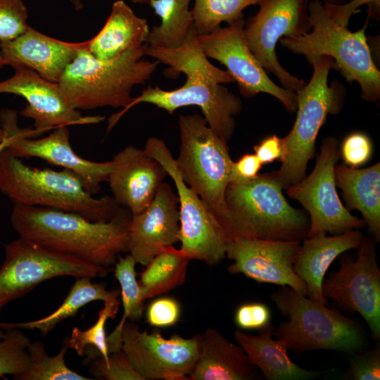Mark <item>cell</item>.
I'll list each match as a JSON object with an SVG mask.
<instances>
[{
    "mask_svg": "<svg viewBox=\"0 0 380 380\" xmlns=\"http://www.w3.org/2000/svg\"><path fill=\"white\" fill-rule=\"evenodd\" d=\"M146 54L169 66L165 71L166 77H175L182 72L186 81L173 90L148 86L127 108L110 116L108 132L125 113L141 103L155 105L170 115L178 108L196 106L201 108L209 127L228 142L236 127L234 116L242 110V101L223 85L234 80L204 54L194 25L179 47L168 49L148 45Z\"/></svg>",
    "mask_w": 380,
    "mask_h": 380,
    "instance_id": "6da1fadb",
    "label": "cell"
},
{
    "mask_svg": "<svg viewBox=\"0 0 380 380\" xmlns=\"http://www.w3.org/2000/svg\"><path fill=\"white\" fill-rule=\"evenodd\" d=\"M132 213L122 208L107 222H94L74 213L40 206L14 204L11 224L19 237L49 251L108 268L128 253Z\"/></svg>",
    "mask_w": 380,
    "mask_h": 380,
    "instance_id": "7a4b0ae2",
    "label": "cell"
},
{
    "mask_svg": "<svg viewBox=\"0 0 380 380\" xmlns=\"http://www.w3.org/2000/svg\"><path fill=\"white\" fill-rule=\"evenodd\" d=\"M274 172L259 174L242 184L229 183L225 192L228 216L222 226L228 241L234 239L303 241L310 221L292 207Z\"/></svg>",
    "mask_w": 380,
    "mask_h": 380,
    "instance_id": "3957f363",
    "label": "cell"
},
{
    "mask_svg": "<svg viewBox=\"0 0 380 380\" xmlns=\"http://www.w3.org/2000/svg\"><path fill=\"white\" fill-rule=\"evenodd\" d=\"M87 46L78 51L58 82L66 100L79 110L127 108L134 99L132 89L145 84L160 63L144 58L146 43L108 60L96 58Z\"/></svg>",
    "mask_w": 380,
    "mask_h": 380,
    "instance_id": "277c9868",
    "label": "cell"
},
{
    "mask_svg": "<svg viewBox=\"0 0 380 380\" xmlns=\"http://www.w3.org/2000/svg\"><path fill=\"white\" fill-rule=\"evenodd\" d=\"M0 191L14 204L40 206L107 222L120 207L112 196L96 198L72 172L29 166L6 148L0 152Z\"/></svg>",
    "mask_w": 380,
    "mask_h": 380,
    "instance_id": "5b68a950",
    "label": "cell"
},
{
    "mask_svg": "<svg viewBox=\"0 0 380 380\" xmlns=\"http://www.w3.org/2000/svg\"><path fill=\"white\" fill-rule=\"evenodd\" d=\"M308 11L311 30L298 36L283 37L280 44L293 53L304 56L309 63L320 56L330 57L334 61V70L348 82L358 83L363 100L377 101L380 72L365 34L368 19L361 29L351 32L331 18L320 0L310 1Z\"/></svg>",
    "mask_w": 380,
    "mask_h": 380,
    "instance_id": "8992f818",
    "label": "cell"
},
{
    "mask_svg": "<svg viewBox=\"0 0 380 380\" xmlns=\"http://www.w3.org/2000/svg\"><path fill=\"white\" fill-rule=\"evenodd\" d=\"M286 321L274 336L297 354L315 350L360 353L365 345L360 327L337 308L315 301L286 286L270 296Z\"/></svg>",
    "mask_w": 380,
    "mask_h": 380,
    "instance_id": "52a82bcc",
    "label": "cell"
},
{
    "mask_svg": "<svg viewBox=\"0 0 380 380\" xmlns=\"http://www.w3.org/2000/svg\"><path fill=\"white\" fill-rule=\"evenodd\" d=\"M313 73L308 83L296 94L297 114L289 134L282 138L284 152L281 166L275 171L284 189L306 176L308 163L315 158L317 134L329 114L341 112L345 89L340 83L329 86L328 77L334 61L320 56L310 63Z\"/></svg>",
    "mask_w": 380,
    "mask_h": 380,
    "instance_id": "ba28073f",
    "label": "cell"
},
{
    "mask_svg": "<svg viewBox=\"0 0 380 380\" xmlns=\"http://www.w3.org/2000/svg\"><path fill=\"white\" fill-rule=\"evenodd\" d=\"M178 127L181 142L175 163L179 174L221 224L228 216L225 192L233 163L228 142L198 114L180 115Z\"/></svg>",
    "mask_w": 380,
    "mask_h": 380,
    "instance_id": "9c48e42d",
    "label": "cell"
},
{
    "mask_svg": "<svg viewBox=\"0 0 380 380\" xmlns=\"http://www.w3.org/2000/svg\"><path fill=\"white\" fill-rule=\"evenodd\" d=\"M144 150L164 167L176 187L180 222L179 253L190 260L218 265L226 257L228 239L217 216L182 179L175 158L163 140L149 137Z\"/></svg>",
    "mask_w": 380,
    "mask_h": 380,
    "instance_id": "30bf717a",
    "label": "cell"
},
{
    "mask_svg": "<svg viewBox=\"0 0 380 380\" xmlns=\"http://www.w3.org/2000/svg\"><path fill=\"white\" fill-rule=\"evenodd\" d=\"M109 270L19 237L5 246V260L0 267V310L50 279L104 277Z\"/></svg>",
    "mask_w": 380,
    "mask_h": 380,
    "instance_id": "8fae6325",
    "label": "cell"
},
{
    "mask_svg": "<svg viewBox=\"0 0 380 380\" xmlns=\"http://www.w3.org/2000/svg\"><path fill=\"white\" fill-rule=\"evenodd\" d=\"M339 156L338 139L325 137L311 173L286 189L287 195L298 201L309 215L306 237L321 232L339 234L366 225L362 219L350 213L338 195L334 169Z\"/></svg>",
    "mask_w": 380,
    "mask_h": 380,
    "instance_id": "7c38bea8",
    "label": "cell"
},
{
    "mask_svg": "<svg viewBox=\"0 0 380 380\" xmlns=\"http://www.w3.org/2000/svg\"><path fill=\"white\" fill-rule=\"evenodd\" d=\"M376 241L363 236L354 260L345 255L340 268L323 279L324 298L337 309L358 312L367 322L374 340L380 338V270L377 264Z\"/></svg>",
    "mask_w": 380,
    "mask_h": 380,
    "instance_id": "4fadbf2b",
    "label": "cell"
},
{
    "mask_svg": "<svg viewBox=\"0 0 380 380\" xmlns=\"http://www.w3.org/2000/svg\"><path fill=\"white\" fill-rule=\"evenodd\" d=\"M308 0H260L256 14L244 26L249 49L267 72L276 76L284 88L296 93L306 82L284 69L276 54L278 42L311 30Z\"/></svg>",
    "mask_w": 380,
    "mask_h": 380,
    "instance_id": "5bb4252c",
    "label": "cell"
},
{
    "mask_svg": "<svg viewBox=\"0 0 380 380\" xmlns=\"http://www.w3.org/2000/svg\"><path fill=\"white\" fill-rule=\"evenodd\" d=\"M17 121L15 110L0 111V127L8 139L6 148L13 155L19 158L43 159L75 173L91 194L95 195L101 191V184L107 182L113 169L112 160L95 162L77 155L70 144L68 126L58 127L48 136L35 139L42 134L34 128L19 127Z\"/></svg>",
    "mask_w": 380,
    "mask_h": 380,
    "instance_id": "9a60e30c",
    "label": "cell"
},
{
    "mask_svg": "<svg viewBox=\"0 0 380 380\" xmlns=\"http://www.w3.org/2000/svg\"><path fill=\"white\" fill-rule=\"evenodd\" d=\"M244 26L241 16L226 27L220 26L208 34H198L204 54L226 67L244 97L266 93L277 99L288 111H296V92L278 86L269 77L249 49Z\"/></svg>",
    "mask_w": 380,
    "mask_h": 380,
    "instance_id": "2e32d148",
    "label": "cell"
},
{
    "mask_svg": "<svg viewBox=\"0 0 380 380\" xmlns=\"http://www.w3.org/2000/svg\"><path fill=\"white\" fill-rule=\"evenodd\" d=\"M121 349L143 380H188L199 354V334L191 338L159 330L141 331L127 320L121 331Z\"/></svg>",
    "mask_w": 380,
    "mask_h": 380,
    "instance_id": "e0dca14e",
    "label": "cell"
},
{
    "mask_svg": "<svg viewBox=\"0 0 380 380\" xmlns=\"http://www.w3.org/2000/svg\"><path fill=\"white\" fill-rule=\"evenodd\" d=\"M301 241L234 239L227 242L229 273L242 274L259 283L286 286L307 296V286L293 270Z\"/></svg>",
    "mask_w": 380,
    "mask_h": 380,
    "instance_id": "ac0fdd59",
    "label": "cell"
},
{
    "mask_svg": "<svg viewBox=\"0 0 380 380\" xmlns=\"http://www.w3.org/2000/svg\"><path fill=\"white\" fill-rule=\"evenodd\" d=\"M10 78L0 82V94L23 97L27 105L20 114L34 121V129L41 134L60 126L99 123L104 116H83L65 98L58 82L49 81L23 66L13 68Z\"/></svg>",
    "mask_w": 380,
    "mask_h": 380,
    "instance_id": "d6986e66",
    "label": "cell"
},
{
    "mask_svg": "<svg viewBox=\"0 0 380 380\" xmlns=\"http://www.w3.org/2000/svg\"><path fill=\"white\" fill-rule=\"evenodd\" d=\"M179 199L171 186L163 182L151 203L132 215L127 247L137 264L146 266L157 255L179 242Z\"/></svg>",
    "mask_w": 380,
    "mask_h": 380,
    "instance_id": "ffe728a7",
    "label": "cell"
},
{
    "mask_svg": "<svg viewBox=\"0 0 380 380\" xmlns=\"http://www.w3.org/2000/svg\"><path fill=\"white\" fill-rule=\"evenodd\" d=\"M107 182L113 198L132 215L143 211L153 201L167 175L164 167L144 149L129 145L111 160Z\"/></svg>",
    "mask_w": 380,
    "mask_h": 380,
    "instance_id": "44dd1931",
    "label": "cell"
},
{
    "mask_svg": "<svg viewBox=\"0 0 380 380\" xmlns=\"http://www.w3.org/2000/svg\"><path fill=\"white\" fill-rule=\"evenodd\" d=\"M87 42L61 41L29 26L13 39L0 41V55L6 65L28 68L44 79L58 82L78 51Z\"/></svg>",
    "mask_w": 380,
    "mask_h": 380,
    "instance_id": "7402d4cb",
    "label": "cell"
},
{
    "mask_svg": "<svg viewBox=\"0 0 380 380\" xmlns=\"http://www.w3.org/2000/svg\"><path fill=\"white\" fill-rule=\"evenodd\" d=\"M327 234L305 238L293 265L295 273L307 286V296L324 304L328 302L323 296L322 285L329 266L344 252L357 248L363 238L357 229L332 236Z\"/></svg>",
    "mask_w": 380,
    "mask_h": 380,
    "instance_id": "603a6c76",
    "label": "cell"
},
{
    "mask_svg": "<svg viewBox=\"0 0 380 380\" xmlns=\"http://www.w3.org/2000/svg\"><path fill=\"white\" fill-rule=\"evenodd\" d=\"M260 376L239 345L213 328L199 334V354L188 380H253Z\"/></svg>",
    "mask_w": 380,
    "mask_h": 380,
    "instance_id": "cb8c5ba5",
    "label": "cell"
},
{
    "mask_svg": "<svg viewBox=\"0 0 380 380\" xmlns=\"http://www.w3.org/2000/svg\"><path fill=\"white\" fill-rule=\"evenodd\" d=\"M271 322L260 329L258 336L235 331L237 344L247 355L250 362L260 369L267 380H307L317 377L319 372L309 371L294 363L287 354V348L280 339H274Z\"/></svg>",
    "mask_w": 380,
    "mask_h": 380,
    "instance_id": "d4e9b609",
    "label": "cell"
},
{
    "mask_svg": "<svg viewBox=\"0 0 380 380\" xmlns=\"http://www.w3.org/2000/svg\"><path fill=\"white\" fill-rule=\"evenodd\" d=\"M336 187L342 191L346 208L357 210L376 242L380 240V163L366 168L345 164L334 169Z\"/></svg>",
    "mask_w": 380,
    "mask_h": 380,
    "instance_id": "484cf974",
    "label": "cell"
},
{
    "mask_svg": "<svg viewBox=\"0 0 380 380\" xmlns=\"http://www.w3.org/2000/svg\"><path fill=\"white\" fill-rule=\"evenodd\" d=\"M150 29L147 20L137 16L122 0L113 4L110 13L87 48L96 58L108 60L144 43Z\"/></svg>",
    "mask_w": 380,
    "mask_h": 380,
    "instance_id": "4316f807",
    "label": "cell"
},
{
    "mask_svg": "<svg viewBox=\"0 0 380 380\" xmlns=\"http://www.w3.org/2000/svg\"><path fill=\"white\" fill-rule=\"evenodd\" d=\"M91 278L82 277L76 278L63 303L50 315L33 321L23 322H0L2 329L19 328L38 329L42 335L51 332L56 326L64 319L75 316L80 308L95 300L107 302L118 299L119 289L107 290L103 284L92 283Z\"/></svg>",
    "mask_w": 380,
    "mask_h": 380,
    "instance_id": "83f0119b",
    "label": "cell"
},
{
    "mask_svg": "<svg viewBox=\"0 0 380 380\" xmlns=\"http://www.w3.org/2000/svg\"><path fill=\"white\" fill-rule=\"evenodd\" d=\"M192 0H150L148 5L160 18V23L150 30L146 39L149 46L176 49L184 41L193 25L189 8Z\"/></svg>",
    "mask_w": 380,
    "mask_h": 380,
    "instance_id": "f1b7e54d",
    "label": "cell"
},
{
    "mask_svg": "<svg viewBox=\"0 0 380 380\" xmlns=\"http://www.w3.org/2000/svg\"><path fill=\"white\" fill-rule=\"evenodd\" d=\"M189 261L173 246L155 256L145 266L139 281L144 299L166 293L182 285Z\"/></svg>",
    "mask_w": 380,
    "mask_h": 380,
    "instance_id": "f546056e",
    "label": "cell"
},
{
    "mask_svg": "<svg viewBox=\"0 0 380 380\" xmlns=\"http://www.w3.org/2000/svg\"><path fill=\"white\" fill-rule=\"evenodd\" d=\"M115 265V277L118 279L121 289L123 315L115 329L107 336L109 354L121 350L122 326L127 320L134 322L141 319L146 300L137 280L135 270L137 262L134 258L129 253L125 257L120 255Z\"/></svg>",
    "mask_w": 380,
    "mask_h": 380,
    "instance_id": "4dcf8cb0",
    "label": "cell"
},
{
    "mask_svg": "<svg viewBox=\"0 0 380 380\" xmlns=\"http://www.w3.org/2000/svg\"><path fill=\"white\" fill-rule=\"evenodd\" d=\"M68 338L63 340L60 351L54 356L47 354L42 342H30L27 351L29 365L18 380H89L70 369L65 364V356L69 348Z\"/></svg>",
    "mask_w": 380,
    "mask_h": 380,
    "instance_id": "1f68e13d",
    "label": "cell"
},
{
    "mask_svg": "<svg viewBox=\"0 0 380 380\" xmlns=\"http://www.w3.org/2000/svg\"><path fill=\"white\" fill-rule=\"evenodd\" d=\"M260 0H194L193 25L198 34H205L221 26L230 24L243 15L247 7Z\"/></svg>",
    "mask_w": 380,
    "mask_h": 380,
    "instance_id": "d6a6232c",
    "label": "cell"
},
{
    "mask_svg": "<svg viewBox=\"0 0 380 380\" xmlns=\"http://www.w3.org/2000/svg\"><path fill=\"white\" fill-rule=\"evenodd\" d=\"M120 305L118 299L104 302L103 308L99 311L96 322L87 330L72 328L68 338L69 348L75 350L79 356L84 355L87 347H92L105 361H108L109 352L106 334V324L108 319L115 317Z\"/></svg>",
    "mask_w": 380,
    "mask_h": 380,
    "instance_id": "836d02e7",
    "label": "cell"
},
{
    "mask_svg": "<svg viewBox=\"0 0 380 380\" xmlns=\"http://www.w3.org/2000/svg\"><path fill=\"white\" fill-rule=\"evenodd\" d=\"M4 331L0 338V378L11 375L17 379L28 367L27 348L31 341L19 328Z\"/></svg>",
    "mask_w": 380,
    "mask_h": 380,
    "instance_id": "e575fe53",
    "label": "cell"
},
{
    "mask_svg": "<svg viewBox=\"0 0 380 380\" xmlns=\"http://www.w3.org/2000/svg\"><path fill=\"white\" fill-rule=\"evenodd\" d=\"M89 373L99 379L143 380L122 349L110 354L108 361L101 355L97 356L91 361Z\"/></svg>",
    "mask_w": 380,
    "mask_h": 380,
    "instance_id": "d590c367",
    "label": "cell"
},
{
    "mask_svg": "<svg viewBox=\"0 0 380 380\" xmlns=\"http://www.w3.org/2000/svg\"><path fill=\"white\" fill-rule=\"evenodd\" d=\"M28 10L23 0H0V41L13 39L29 27Z\"/></svg>",
    "mask_w": 380,
    "mask_h": 380,
    "instance_id": "8d00e7d4",
    "label": "cell"
},
{
    "mask_svg": "<svg viewBox=\"0 0 380 380\" xmlns=\"http://www.w3.org/2000/svg\"><path fill=\"white\" fill-rule=\"evenodd\" d=\"M373 146L370 138L362 132H353L348 135L341 146L340 155L344 164L358 167L365 164L371 158Z\"/></svg>",
    "mask_w": 380,
    "mask_h": 380,
    "instance_id": "74e56055",
    "label": "cell"
},
{
    "mask_svg": "<svg viewBox=\"0 0 380 380\" xmlns=\"http://www.w3.org/2000/svg\"><path fill=\"white\" fill-rule=\"evenodd\" d=\"M181 308L178 301L170 297H160L152 300L146 310V322L156 328L175 325L179 319Z\"/></svg>",
    "mask_w": 380,
    "mask_h": 380,
    "instance_id": "f35d334b",
    "label": "cell"
},
{
    "mask_svg": "<svg viewBox=\"0 0 380 380\" xmlns=\"http://www.w3.org/2000/svg\"><path fill=\"white\" fill-rule=\"evenodd\" d=\"M354 353L350 361L348 379L379 380L380 348L376 346L364 354Z\"/></svg>",
    "mask_w": 380,
    "mask_h": 380,
    "instance_id": "ab89813d",
    "label": "cell"
},
{
    "mask_svg": "<svg viewBox=\"0 0 380 380\" xmlns=\"http://www.w3.org/2000/svg\"><path fill=\"white\" fill-rule=\"evenodd\" d=\"M271 312L265 304L246 303L238 307L234 315L236 325L243 330L261 329L270 322Z\"/></svg>",
    "mask_w": 380,
    "mask_h": 380,
    "instance_id": "60d3db41",
    "label": "cell"
},
{
    "mask_svg": "<svg viewBox=\"0 0 380 380\" xmlns=\"http://www.w3.org/2000/svg\"><path fill=\"white\" fill-rule=\"evenodd\" d=\"M324 7L331 18L338 24L347 27L352 15L359 8L367 6L368 17L379 18L380 0H350L342 4L324 3Z\"/></svg>",
    "mask_w": 380,
    "mask_h": 380,
    "instance_id": "b9f144b4",
    "label": "cell"
},
{
    "mask_svg": "<svg viewBox=\"0 0 380 380\" xmlns=\"http://www.w3.org/2000/svg\"><path fill=\"white\" fill-rule=\"evenodd\" d=\"M262 164L255 153L243 155L238 160L233 161L230 174L229 183H246L255 179Z\"/></svg>",
    "mask_w": 380,
    "mask_h": 380,
    "instance_id": "7bdbcfd3",
    "label": "cell"
},
{
    "mask_svg": "<svg viewBox=\"0 0 380 380\" xmlns=\"http://www.w3.org/2000/svg\"><path fill=\"white\" fill-rule=\"evenodd\" d=\"M254 153L262 165L280 160L284 152L282 138L274 134L253 147Z\"/></svg>",
    "mask_w": 380,
    "mask_h": 380,
    "instance_id": "ee69618b",
    "label": "cell"
},
{
    "mask_svg": "<svg viewBox=\"0 0 380 380\" xmlns=\"http://www.w3.org/2000/svg\"><path fill=\"white\" fill-rule=\"evenodd\" d=\"M75 10H80L83 8L82 0H70Z\"/></svg>",
    "mask_w": 380,
    "mask_h": 380,
    "instance_id": "f6af8a7d",
    "label": "cell"
},
{
    "mask_svg": "<svg viewBox=\"0 0 380 380\" xmlns=\"http://www.w3.org/2000/svg\"><path fill=\"white\" fill-rule=\"evenodd\" d=\"M322 1H323V3H329V4H342L348 2L350 0H322Z\"/></svg>",
    "mask_w": 380,
    "mask_h": 380,
    "instance_id": "bcb514c9",
    "label": "cell"
},
{
    "mask_svg": "<svg viewBox=\"0 0 380 380\" xmlns=\"http://www.w3.org/2000/svg\"><path fill=\"white\" fill-rule=\"evenodd\" d=\"M8 144V139L6 137L4 141L1 144H0V152L2 150H4L5 148H6Z\"/></svg>",
    "mask_w": 380,
    "mask_h": 380,
    "instance_id": "7dc6e473",
    "label": "cell"
},
{
    "mask_svg": "<svg viewBox=\"0 0 380 380\" xmlns=\"http://www.w3.org/2000/svg\"><path fill=\"white\" fill-rule=\"evenodd\" d=\"M6 138L4 131L0 127V144H1Z\"/></svg>",
    "mask_w": 380,
    "mask_h": 380,
    "instance_id": "c3c4849f",
    "label": "cell"
},
{
    "mask_svg": "<svg viewBox=\"0 0 380 380\" xmlns=\"http://www.w3.org/2000/svg\"><path fill=\"white\" fill-rule=\"evenodd\" d=\"M130 1L135 4H148L150 1V0H130Z\"/></svg>",
    "mask_w": 380,
    "mask_h": 380,
    "instance_id": "681fc988",
    "label": "cell"
},
{
    "mask_svg": "<svg viewBox=\"0 0 380 380\" xmlns=\"http://www.w3.org/2000/svg\"><path fill=\"white\" fill-rule=\"evenodd\" d=\"M6 65V61L3 59V58L0 55V68H2L3 66Z\"/></svg>",
    "mask_w": 380,
    "mask_h": 380,
    "instance_id": "f907efd6",
    "label": "cell"
},
{
    "mask_svg": "<svg viewBox=\"0 0 380 380\" xmlns=\"http://www.w3.org/2000/svg\"><path fill=\"white\" fill-rule=\"evenodd\" d=\"M4 336V332L0 330V338Z\"/></svg>",
    "mask_w": 380,
    "mask_h": 380,
    "instance_id": "816d5d0a",
    "label": "cell"
}]
</instances>
